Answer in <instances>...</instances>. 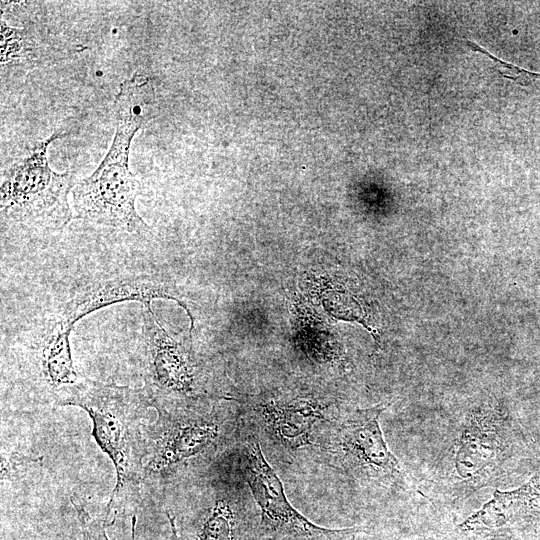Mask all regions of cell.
I'll return each mask as SVG.
<instances>
[{
	"label": "cell",
	"mask_w": 540,
	"mask_h": 540,
	"mask_svg": "<svg viewBox=\"0 0 540 540\" xmlns=\"http://www.w3.org/2000/svg\"><path fill=\"white\" fill-rule=\"evenodd\" d=\"M55 404L79 407L88 414L96 443L114 465L116 484L104 521L107 523L110 516L134 515L144 486L145 420L153 408L146 389L84 378L60 391Z\"/></svg>",
	"instance_id": "cell-1"
},
{
	"label": "cell",
	"mask_w": 540,
	"mask_h": 540,
	"mask_svg": "<svg viewBox=\"0 0 540 540\" xmlns=\"http://www.w3.org/2000/svg\"><path fill=\"white\" fill-rule=\"evenodd\" d=\"M154 89L150 79L134 73L119 86L114 101L115 134L111 146L88 177L74 185L75 217L128 233L150 230L135 208L141 184L129 170L133 137L151 113Z\"/></svg>",
	"instance_id": "cell-2"
},
{
	"label": "cell",
	"mask_w": 540,
	"mask_h": 540,
	"mask_svg": "<svg viewBox=\"0 0 540 540\" xmlns=\"http://www.w3.org/2000/svg\"><path fill=\"white\" fill-rule=\"evenodd\" d=\"M65 134L35 143L2 173L0 210L6 220L43 229H63L73 218L68 195L75 183L71 172L57 173L47 159L48 146Z\"/></svg>",
	"instance_id": "cell-3"
},
{
	"label": "cell",
	"mask_w": 540,
	"mask_h": 540,
	"mask_svg": "<svg viewBox=\"0 0 540 540\" xmlns=\"http://www.w3.org/2000/svg\"><path fill=\"white\" fill-rule=\"evenodd\" d=\"M150 400L157 416L145 427L144 485L168 482L190 461L215 448L223 434V421L215 411L201 410L183 397Z\"/></svg>",
	"instance_id": "cell-4"
},
{
	"label": "cell",
	"mask_w": 540,
	"mask_h": 540,
	"mask_svg": "<svg viewBox=\"0 0 540 540\" xmlns=\"http://www.w3.org/2000/svg\"><path fill=\"white\" fill-rule=\"evenodd\" d=\"M244 475L260 509V533L271 540H353L359 527L328 529L312 523L287 499L283 484L265 459L256 437L244 447Z\"/></svg>",
	"instance_id": "cell-5"
},
{
	"label": "cell",
	"mask_w": 540,
	"mask_h": 540,
	"mask_svg": "<svg viewBox=\"0 0 540 540\" xmlns=\"http://www.w3.org/2000/svg\"><path fill=\"white\" fill-rule=\"evenodd\" d=\"M145 386L150 397H185L194 390V369L185 353L145 305Z\"/></svg>",
	"instance_id": "cell-6"
},
{
	"label": "cell",
	"mask_w": 540,
	"mask_h": 540,
	"mask_svg": "<svg viewBox=\"0 0 540 540\" xmlns=\"http://www.w3.org/2000/svg\"><path fill=\"white\" fill-rule=\"evenodd\" d=\"M157 298L173 299L188 310L165 281L154 275L138 274L98 280L85 285L65 303L57 319L73 328L81 318L103 307L124 301H139L146 305Z\"/></svg>",
	"instance_id": "cell-7"
},
{
	"label": "cell",
	"mask_w": 540,
	"mask_h": 540,
	"mask_svg": "<svg viewBox=\"0 0 540 540\" xmlns=\"http://www.w3.org/2000/svg\"><path fill=\"white\" fill-rule=\"evenodd\" d=\"M382 408L359 410L339 429V446L347 464L368 477L390 479L401 474L398 460L389 451L380 426Z\"/></svg>",
	"instance_id": "cell-8"
},
{
	"label": "cell",
	"mask_w": 540,
	"mask_h": 540,
	"mask_svg": "<svg viewBox=\"0 0 540 540\" xmlns=\"http://www.w3.org/2000/svg\"><path fill=\"white\" fill-rule=\"evenodd\" d=\"M175 525L178 540H246V523L240 510L223 496L210 500Z\"/></svg>",
	"instance_id": "cell-9"
},
{
	"label": "cell",
	"mask_w": 540,
	"mask_h": 540,
	"mask_svg": "<svg viewBox=\"0 0 540 540\" xmlns=\"http://www.w3.org/2000/svg\"><path fill=\"white\" fill-rule=\"evenodd\" d=\"M258 409L277 438L293 448L310 444L314 423L326 418L324 407L309 400L288 403L267 401L259 404Z\"/></svg>",
	"instance_id": "cell-10"
},
{
	"label": "cell",
	"mask_w": 540,
	"mask_h": 540,
	"mask_svg": "<svg viewBox=\"0 0 540 540\" xmlns=\"http://www.w3.org/2000/svg\"><path fill=\"white\" fill-rule=\"evenodd\" d=\"M540 497V475L514 491L496 490L493 499L460 525L463 530H495L527 513Z\"/></svg>",
	"instance_id": "cell-11"
},
{
	"label": "cell",
	"mask_w": 540,
	"mask_h": 540,
	"mask_svg": "<svg viewBox=\"0 0 540 540\" xmlns=\"http://www.w3.org/2000/svg\"><path fill=\"white\" fill-rule=\"evenodd\" d=\"M72 329L61 321L54 320L44 336L38 352L42 378L46 385L55 392L54 398L64 388L79 381L73 365L69 342Z\"/></svg>",
	"instance_id": "cell-12"
},
{
	"label": "cell",
	"mask_w": 540,
	"mask_h": 540,
	"mask_svg": "<svg viewBox=\"0 0 540 540\" xmlns=\"http://www.w3.org/2000/svg\"><path fill=\"white\" fill-rule=\"evenodd\" d=\"M38 55L36 44L24 29L12 27L1 17L0 60L1 67L34 66Z\"/></svg>",
	"instance_id": "cell-13"
},
{
	"label": "cell",
	"mask_w": 540,
	"mask_h": 540,
	"mask_svg": "<svg viewBox=\"0 0 540 540\" xmlns=\"http://www.w3.org/2000/svg\"><path fill=\"white\" fill-rule=\"evenodd\" d=\"M466 45L474 52H480L495 63V70L504 78L510 79L525 87L540 89V73L530 72L511 63H507L491 54L488 50L472 40L466 39Z\"/></svg>",
	"instance_id": "cell-14"
},
{
	"label": "cell",
	"mask_w": 540,
	"mask_h": 540,
	"mask_svg": "<svg viewBox=\"0 0 540 540\" xmlns=\"http://www.w3.org/2000/svg\"><path fill=\"white\" fill-rule=\"evenodd\" d=\"M70 500L78 515L83 540H109L105 530L107 523L104 519L92 517L81 504L74 500V498H71ZM166 516L170 524L171 534L169 540H178L175 519L167 512Z\"/></svg>",
	"instance_id": "cell-15"
},
{
	"label": "cell",
	"mask_w": 540,
	"mask_h": 540,
	"mask_svg": "<svg viewBox=\"0 0 540 540\" xmlns=\"http://www.w3.org/2000/svg\"><path fill=\"white\" fill-rule=\"evenodd\" d=\"M41 463L40 458H32L19 453L1 451V481L12 480V477H20L23 471L32 465Z\"/></svg>",
	"instance_id": "cell-16"
}]
</instances>
